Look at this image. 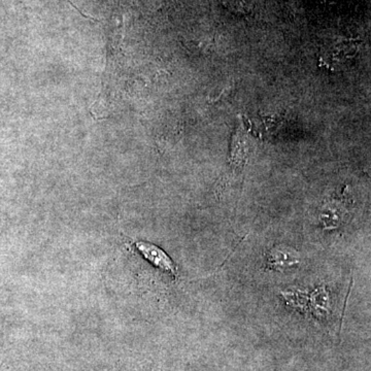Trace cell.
Instances as JSON below:
<instances>
[{
    "label": "cell",
    "mask_w": 371,
    "mask_h": 371,
    "mask_svg": "<svg viewBox=\"0 0 371 371\" xmlns=\"http://www.w3.org/2000/svg\"><path fill=\"white\" fill-rule=\"evenodd\" d=\"M135 247L149 263L163 272H168L174 276H176V264L163 250L153 243H147V241H136Z\"/></svg>",
    "instance_id": "cell-1"
},
{
    "label": "cell",
    "mask_w": 371,
    "mask_h": 371,
    "mask_svg": "<svg viewBox=\"0 0 371 371\" xmlns=\"http://www.w3.org/2000/svg\"><path fill=\"white\" fill-rule=\"evenodd\" d=\"M299 255L295 250L288 247H276L270 251L267 263L274 270H283L299 264Z\"/></svg>",
    "instance_id": "cell-2"
}]
</instances>
